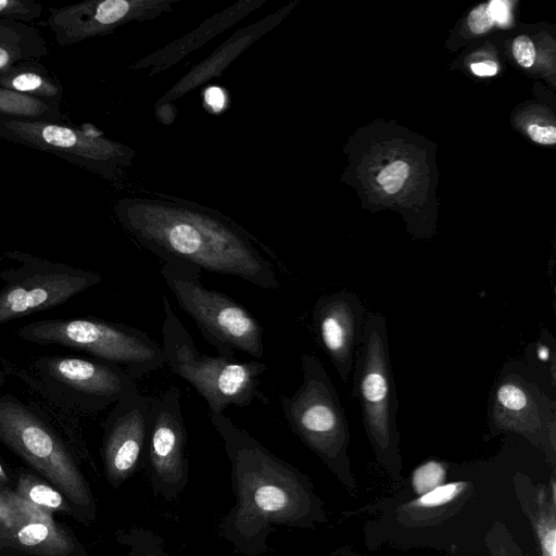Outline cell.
Instances as JSON below:
<instances>
[{"instance_id":"cell-1","label":"cell","mask_w":556,"mask_h":556,"mask_svg":"<svg viewBox=\"0 0 556 556\" xmlns=\"http://www.w3.org/2000/svg\"><path fill=\"white\" fill-rule=\"evenodd\" d=\"M114 211L123 229L162 262L180 261L262 289L279 288L273 262L260 250L266 248L215 208L153 193L123 198Z\"/></svg>"},{"instance_id":"cell-2","label":"cell","mask_w":556,"mask_h":556,"mask_svg":"<svg viewBox=\"0 0 556 556\" xmlns=\"http://www.w3.org/2000/svg\"><path fill=\"white\" fill-rule=\"evenodd\" d=\"M208 418L224 441L238 498L226 521L250 536L270 525H299L312 497L305 477L224 414Z\"/></svg>"},{"instance_id":"cell-3","label":"cell","mask_w":556,"mask_h":556,"mask_svg":"<svg viewBox=\"0 0 556 556\" xmlns=\"http://www.w3.org/2000/svg\"><path fill=\"white\" fill-rule=\"evenodd\" d=\"M163 311L165 364L205 400L208 414H224L231 405L249 406L254 400L267 403L260 390V377L267 370L264 363L200 352L166 296H163Z\"/></svg>"},{"instance_id":"cell-4","label":"cell","mask_w":556,"mask_h":556,"mask_svg":"<svg viewBox=\"0 0 556 556\" xmlns=\"http://www.w3.org/2000/svg\"><path fill=\"white\" fill-rule=\"evenodd\" d=\"M352 374V395L359 402L370 445L379 463L396 477L401 471L399 401L383 315L367 312Z\"/></svg>"},{"instance_id":"cell-5","label":"cell","mask_w":556,"mask_h":556,"mask_svg":"<svg viewBox=\"0 0 556 556\" xmlns=\"http://www.w3.org/2000/svg\"><path fill=\"white\" fill-rule=\"evenodd\" d=\"M0 443L56 488L81 522L96 519L94 497L73 453L37 413L9 394L0 396Z\"/></svg>"},{"instance_id":"cell-6","label":"cell","mask_w":556,"mask_h":556,"mask_svg":"<svg viewBox=\"0 0 556 556\" xmlns=\"http://www.w3.org/2000/svg\"><path fill=\"white\" fill-rule=\"evenodd\" d=\"M303 380L280 406L291 430L343 482H352L348 447L350 430L339 394L319 358L301 356Z\"/></svg>"},{"instance_id":"cell-7","label":"cell","mask_w":556,"mask_h":556,"mask_svg":"<svg viewBox=\"0 0 556 556\" xmlns=\"http://www.w3.org/2000/svg\"><path fill=\"white\" fill-rule=\"evenodd\" d=\"M202 270L180 261L163 262L161 275L180 308L195 323L202 337L219 355L243 352L264 356L263 327L243 305L217 290L207 289Z\"/></svg>"},{"instance_id":"cell-8","label":"cell","mask_w":556,"mask_h":556,"mask_svg":"<svg viewBox=\"0 0 556 556\" xmlns=\"http://www.w3.org/2000/svg\"><path fill=\"white\" fill-rule=\"evenodd\" d=\"M16 334L35 344L85 351L98 361L124 368L136 380L165 365L162 344L122 323L98 318L38 320L24 325Z\"/></svg>"},{"instance_id":"cell-9","label":"cell","mask_w":556,"mask_h":556,"mask_svg":"<svg viewBox=\"0 0 556 556\" xmlns=\"http://www.w3.org/2000/svg\"><path fill=\"white\" fill-rule=\"evenodd\" d=\"M555 391L522 361L506 362L494 379L488 402L490 435H520L553 460L556 450Z\"/></svg>"},{"instance_id":"cell-10","label":"cell","mask_w":556,"mask_h":556,"mask_svg":"<svg viewBox=\"0 0 556 556\" xmlns=\"http://www.w3.org/2000/svg\"><path fill=\"white\" fill-rule=\"evenodd\" d=\"M20 375L50 400L86 413L102 410L139 391L124 368L98 359L42 356Z\"/></svg>"},{"instance_id":"cell-11","label":"cell","mask_w":556,"mask_h":556,"mask_svg":"<svg viewBox=\"0 0 556 556\" xmlns=\"http://www.w3.org/2000/svg\"><path fill=\"white\" fill-rule=\"evenodd\" d=\"M0 137L47 151L114 181L132 164L135 151L94 129L0 115Z\"/></svg>"},{"instance_id":"cell-12","label":"cell","mask_w":556,"mask_h":556,"mask_svg":"<svg viewBox=\"0 0 556 556\" xmlns=\"http://www.w3.org/2000/svg\"><path fill=\"white\" fill-rule=\"evenodd\" d=\"M20 263L0 273V326L36 312L55 307L100 283L98 273L52 263L18 252L9 253Z\"/></svg>"},{"instance_id":"cell-13","label":"cell","mask_w":556,"mask_h":556,"mask_svg":"<svg viewBox=\"0 0 556 556\" xmlns=\"http://www.w3.org/2000/svg\"><path fill=\"white\" fill-rule=\"evenodd\" d=\"M147 453L156 492L166 498L179 494L188 481V458L181 391L177 386L155 397Z\"/></svg>"},{"instance_id":"cell-14","label":"cell","mask_w":556,"mask_h":556,"mask_svg":"<svg viewBox=\"0 0 556 556\" xmlns=\"http://www.w3.org/2000/svg\"><path fill=\"white\" fill-rule=\"evenodd\" d=\"M176 0H90L50 9L47 24L60 46L112 33L131 22L155 18Z\"/></svg>"},{"instance_id":"cell-15","label":"cell","mask_w":556,"mask_h":556,"mask_svg":"<svg viewBox=\"0 0 556 556\" xmlns=\"http://www.w3.org/2000/svg\"><path fill=\"white\" fill-rule=\"evenodd\" d=\"M154 401L137 391L117 402L104 420V473L115 489L135 473L147 452Z\"/></svg>"},{"instance_id":"cell-16","label":"cell","mask_w":556,"mask_h":556,"mask_svg":"<svg viewBox=\"0 0 556 556\" xmlns=\"http://www.w3.org/2000/svg\"><path fill=\"white\" fill-rule=\"evenodd\" d=\"M366 309L354 292L341 290L319 298L313 308V328L345 386L350 383L363 340Z\"/></svg>"},{"instance_id":"cell-17","label":"cell","mask_w":556,"mask_h":556,"mask_svg":"<svg viewBox=\"0 0 556 556\" xmlns=\"http://www.w3.org/2000/svg\"><path fill=\"white\" fill-rule=\"evenodd\" d=\"M49 53L46 39L33 25L0 17V74Z\"/></svg>"},{"instance_id":"cell-18","label":"cell","mask_w":556,"mask_h":556,"mask_svg":"<svg viewBox=\"0 0 556 556\" xmlns=\"http://www.w3.org/2000/svg\"><path fill=\"white\" fill-rule=\"evenodd\" d=\"M0 87L59 103L62 87L38 62L21 63L0 74Z\"/></svg>"},{"instance_id":"cell-19","label":"cell","mask_w":556,"mask_h":556,"mask_svg":"<svg viewBox=\"0 0 556 556\" xmlns=\"http://www.w3.org/2000/svg\"><path fill=\"white\" fill-rule=\"evenodd\" d=\"M14 492L50 514H63L81 522V518L67 498L40 476L20 470L15 476Z\"/></svg>"},{"instance_id":"cell-20","label":"cell","mask_w":556,"mask_h":556,"mask_svg":"<svg viewBox=\"0 0 556 556\" xmlns=\"http://www.w3.org/2000/svg\"><path fill=\"white\" fill-rule=\"evenodd\" d=\"M60 104L0 87V115L62 123Z\"/></svg>"},{"instance_id":"cell-21","label":"cell","mask_w":556,"mask_h":556,"mask_svg":"<svg viewBox=\"0 0 556 556\" xmlns=\"http://www.w3.org/2000/svg\"><path fill=\"white\" fill-rule=\"evenodd\" d=\"M522 362L556 389V339L548 329L542 328L539 337L528 343Z\"/></svg>"},{"instance_id":"cell-22","label":"cell","mask_w":556,"mask_h":556,"mask_svg":"<svg viewBox=\"0 0 556 556\" xmlns=\"http://www.w3.org/2000/svg\"><path fill=\"white\" fill-rule=\"evenodd\" d=\"M539 505L533 516L534 529L542 556H556V485L551 481L549 500L543 491L538 496Z\"/></svg>"},{"instance_id":"cell-23","label":"cell","mask_w":556,"mask_h":556,"mask_svg":"<svg viewBox=\"0 0 556 556\" xmlns=\"http://www.w3.org/2000/svg\"><path fill=\"white\" fill-rule=\"evenodd\" d=\"M466 489L467 483L465 481L443 483L409 502L408 507L417 509L440 508L457 500Z\"/></svg>"},{"instance_id":"cell-24","label":"cell","mask_w":556,"mask_h":556,"mask_svg":"<svg viewBox=\"0 0 556 556\" xmlns=\"http://www.w3.org/2000/svg\"><path fill=\"white\" fill-rule=\"evenodd\" d=\"M446 479V465L437 459H430L418 467L412 473V488L419 496L443 484Z\"/></svg>"},{"instance_id":"cell-25","label":"cell","mask_w":556,"mask_h":556,"mask_svg":"<svg viewBox=\"0 0 556 556\" xmlns=\"http://www.w3.org/2000/svg\"><path fill=\"white\" fill-rule=\"evenodd\" d=\"M42 12V4L33 0H0V17L28 23Z\"/></svg>"},{"instance_id":"cell-26","label":"cell","mask_w":556,"mask_h":556,"mask_svg":"<svg viewBox=\"0 0 556 556\" xmlns=\"http://www.w3.org/2000/svg\"><path fill=\"white\" fill-rule=\"evenodd\" d=\"M513 54L522 67H531L535 60V49L527 36H518L513 42Z\"/></svg>"},{"instance_id":"cell-27","label":"cell","mask_w":556,"mask_h":556,"mask_svg":"<svg viewBox=\"0 0 556 556\" xmlns=\"http://www.w3.org/2000/svg\"><path fill=\"white\" fill-rule=\"evenodd\" d=\"M494 24L486 4L475 8L468 16V26L476 35L486 33Z\"/></svg>"},{"instance_id":"cell-28","label":"cell","mask_w":556,"mask_h":556,"mask_svg":"<svg viewBox=\"0 0 556 556\" xmlns=\"http://www.w3.org/2000/svg\"><path fill=\"white\" fill-rule=\"evenodd\" d=\"M530 138L541 144H554L556 142V128L554 126H540L531 124L528 126Z\"/></svg>"},{"instance_id":"cell-29","label":"cell","mask_w":556,"mask_h":556,"mask_svg":"<svg viewBox=\"0 0 556 556\" xmlns=\"http://www.w3.org/2000/svg\"><path fill=\"white\" fill-rule=\"evenodd\" d=\"M205 102L215 112H219L225 105V96L218 87H211L205 91Z\"/></svg>"},{"instance_id":"cell-30","label":"cell","mask_w":556,"mask_h":556,"mask_svg":"<svg viewBox=\"0 0 556 556\" xmlns=\"http://www.w3.org/2000/svg\"><path fill=\"white\" fill-rule=\"evenodd\" d=\"M473 74L478 76H492L497 73V65L493 61L473 63L470 66Z\"/></svg>"},{"instance_id":"cell-31","label":"cell","mask_w":556,"mask_h":556,"mask_svg":"<svg viewBox=\"0 0 556 556\" xmlns=\"http://www.w3.org/2000/svg\"><path fill=\"white\" fill-rule=\"evenodd\" d=\"M390 175L393 179L405 180L408 176L409 166L406 162L395 161L389 166H387Z\"/></svg>"},{"instance_id":"cell-32","label":"cell","mask_w":556,"mask_h":556,"mask_svg":"<svg viewBox=\"0 0 556 556\" xmlns=\"http://www.w3.org/2000/svg\"><path fill=\"white\" fill-rule=\"evenodd\" d=\"M489 12L493 18V21H497L503 23L506 21L508 11L506 4L502 1H492L489 5Z\"/></svg>"},{"instance_id":"cell-33","label":"cell","mask_w":556,"mask_h":556,"mask_svg":"<svg viewBox=\"0 0 556 556\" xmlns=\"http://www.w3.org/2000/svg\"><path fill=\"white\" fill-rule=\"evenodd\" d=\"M15 476L0 462V490L13 489Z\"/></svg>"},{"instance_id":"cell-34","label":"cell","mask_w":556,"mask_h":556,"mask_svg":"<svg viewBox=\"0 0 556 556\" xmlns=\"http://www.w3.org/2000/svg\"><path fill=\"white\" fill-rule=\"evenodd\" d=\"M403 182H404L403 180L393 179V180L387 182L386 185H383L382 187L387 193L393 194L402 188Z\"/></svg>"},{"instance_id":"cell-35","label":"cell","mask_w":556,"mask_h":556,"mask_svg":"<svg viewBox=\"0 0 556 556\" xmlns=\"http://www.w3.org/2000/svg\"><path fill=\"white\" fill-rule=\"evenodd\" d=\"M0 556H12V555L0 548Z\"/></svg>"},{"instance_id":"cell-36","label":"cell","mask_w":556,"mask_h":556,"mask_svg":"<svg viewBox=\"0 0 556 556\" xmlns=\"http://www.w3.org/2000/svg\"><path fill=\"white\" fill-rule=\"evenodd\" d=\"M137 556H156V555H153V554H144V555H137Z\"/></svg>"}]
</instances>
